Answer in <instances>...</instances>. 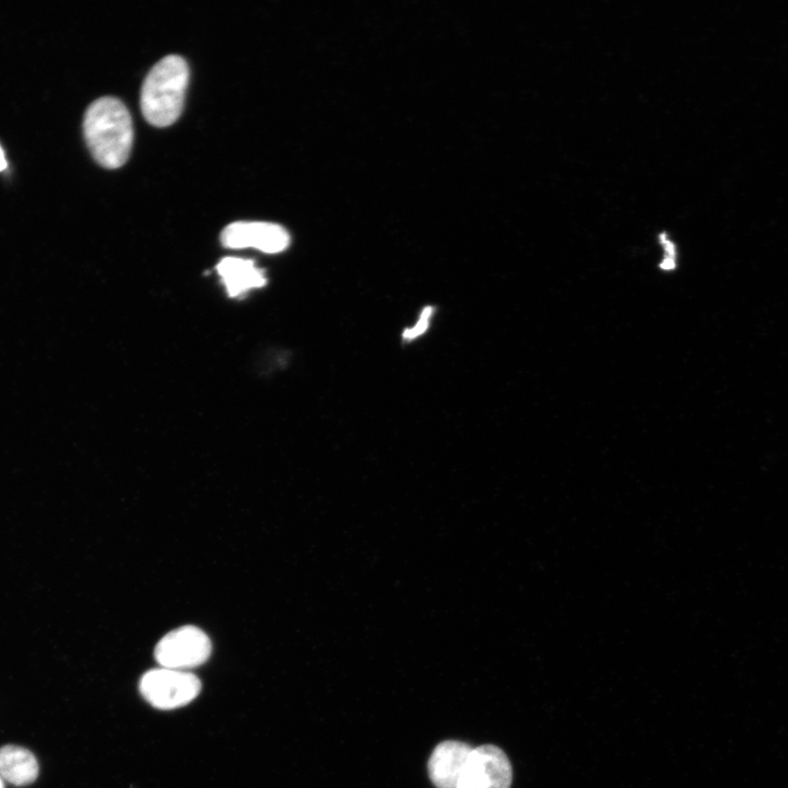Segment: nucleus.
<instances>
[{"label":"nucleus","instance_id":"0eeeda50","mask_svg":"<svg viewBox=\"0 0 788 788\" xmlns=\"http://www.w3.org/2000/svg\"><path fill=\"white\" fill-rule=\"evenodd\" d=\"M472 747L447 740L440 743L429 761V774L437 788H457Z\"/></svg>","mask_w":788,"mask_h":788},{"label":"nucleus","instance_id":"39448f33","mask_svg":"<svg viewBox=\"0 0 788 788\" xmlns=\"http://www.w3.org/2000/svg\"><path fill=\"white\" fill-rule=\"evenodd\" d=\"M512 766L498 747L485 745L473 748L457 788H510Z\"/></svg>","mask_w":788,"mask_h":788},{"label":"nucleus","instance_id":"f257e3e1","mask_svg":"<svg viewBox=\"0 0 788 788\" xmlns=\"http://www.w3.org/2000/svg\"><path fill=\"white\" fill-rule=\"evenodd\" d=\"M84 135L96 162L106 169H117L126 164L134 147V120L119 99L103 97L88 107Z\"/></svg>","mask_w":788,"mask_h":788},{"label":"nucleus","instance_id":"7ed1b4c3","mask_svg":"<svg viewBox=\"0 0 788 788\" xmlns=\"http://www.w3.org/2000/svg\"><path fill=\"white\" fill-rule=\"evenodd\" d=\"M212 653L207 634L193 625L176 628L157 644L155 659L163 669L188 672L205 664Z\"/></svg>","mask_w":788,"mask_h":788},{"label":"nucleus","instance_id":"9d476101","mask_svg":"<svg viewBox=\"0 0 788 788\" xmlns=\"http://www.w3.org/2000/svg\"><path fill=\"white\" fill-rule=\"evenodd\" d=\"M432 316H433V308L432 307L427 308L422 313V316H421L420 320L418 321L417 326L412 329L405 331V333H404L405 339L414 340V339L420 336L421 334H423L430 326V319L432 318Z\"/></svg>","mask_w":788,"mask_h":788},{"label":"nucleus","instance_id":"f03ea898","mask_svg":"<svg viewBox=\"0 0 788 788\" xmlns=\"http://www.w3.org/2000/svg\"><path fill=\"white\" fill-rule=\"evenodd\" d=\"M189 79V65L178 55H169L152 68L144 81L141 98L142 111L150 124L167 127L178 120Z\"/></svg>","mask_w":788,"mask_h":788},{"label":"nucleus","instance_id":"f8f14e48","mask_svg":"<svg viewBox=\"0 0 788 788\" xmlns=\"http://www.w3.org/2000/svg\"><path fill=\"white\" fill-rule=\"evenodd\" d=\"M0 788H4V783L2 778H0Z\"/></svg>","mask_w":788,"mask_h":788},{"label":"nucleus","instance_id":"1a4fd4ad","mask_svg":"<svg viewBox=\"0 0 788 788\" xmlns=\"http://www.w3.org/2000/svg\"><path fill=\"white\" fill-rule=\"evenodd\" d=\"M0 775L17 786L30 785L38 778L39 764L28 749L5 746L0 748Z\"/></svg>","mask_w":788,"mask_h":788},{"label":"nucleus","instance_id":"9b49d317","mask_svg":"<svg viewBox=\"0 0 788 788\" xmlns=\"http://www.w3.org/2000/svg\"><path fill=\"white\" fill-rule=\"evenodd\" d=\"M9 164L7 161L5 153L3 151V148L0 147V173H3L8 168Z\"/></svg>","mask_w":788,"mask_h":788},{"label":"nucleus","instance_id":"6e6552de","mask_svg":"<svg viewBox=\"0 0 788 788\" xmlns=\"http://www.w3.org/2000/svg\"><path fill=\"white\" fill-rule=\"evenodd\" d=\"M217 272L230 297H239L268 283L265 272L253 260L226 257L218 263Z\"/></svg>","mask_w":788,"mask_h":788},{"label":"nucleus","instance_id":"20e7f679","mask_svg":"<svg viewBox=\"0 0 788 788\" xmlns=\"http://www.w3.org/2000/svg\"><path fill=\"white\" fill-rule=\"evenodd\" d=\"M140 690L144 699L160 710L183 708L194 701L202 690L201 681L189 672L160 669L147 673Z\"/></svg>","mask_w":788,"mask_h":788},{"label":"nucleus","instance_id":"423d86ee","mask_svg":"<svg viewBox=\"0 0 788 788\" xmlns=\"http://www.w3.org/2000/svg\"><path fill=\"white\" fill-rule=\"evenodd\" d=\"M220 239L228 249L254 247L266 253H280L291 241L282 226L262 221L232 223L223 230Z\"/></svg>","mask_w":788,"mask_h":788}]
</instances>
